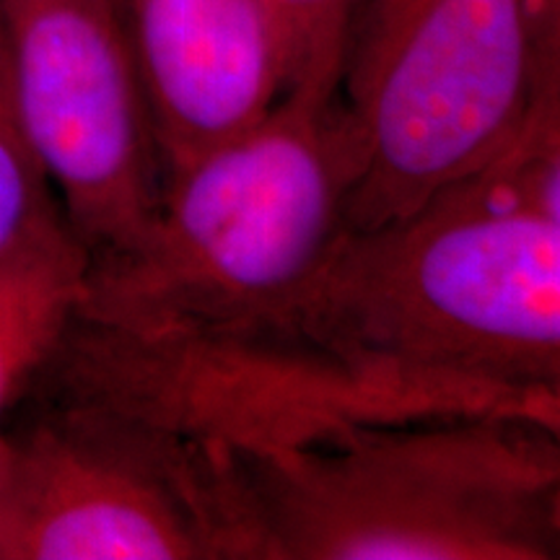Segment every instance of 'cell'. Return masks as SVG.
I'll list each match as a JSON object with an SVG mask.
<instances>
[{
  "instance_id": "cell-7",
  "label": "cell",
  "mask_w": 560,
  "mask_h": 560,
  "mask_svg": "<svg viewBox=\"0 0 560 560\" xmlns=\"http://www.w3.org/2000/svg\"><path fill=\"white\" fill-rule=\"evenodd\" d=\"M164 172L240 136L285 96L265 0H117Z\"/></svg>"
},
{
  "instance_id": "cell-5",
  "label": "cell",
  "mask_w": 560,
  "mask_h": 560,
  "mask_svg": "<svg viewBox=\"0 0 560 560\" xmlns=\"http://www.w3.org/2000/svg\"><path fill=\"white\" fill-rule=\"evenodd\" d=\"M52 405L9 436L0 560L231 558L219 446L107 405Z\"/></svg>"
},
{
  "instance_id": "cell-3",
  "label": "cell",
  "mask_w": 560,
  "mask_h": 560,
  "mask_svg": "<svg viewBox=\"0 0 560 560\" xmlns=\"http://www.w3.org/2000/svg\"><path fill=\"white\" fill-rule=\"evenodd\" d=\"M234 558L550 560L558 425L520 416L353 423L226 450Z\"/></svg>"
},
{
  "instance_id": "cell-10",
  "label": "cell",
  "mask_w": 560,
  "mask_h": 560,
  "mask_svg": "<svg viewBox=\"0 0 560 560\" xmlns=\"http://www.w3.org/2000/svg\"><path fill=\"white\" fill-rule=\"evenodd\" d=\"M55 213H60V206L19 109L0 13V257Z\"/></svg>"
},
{
  "instance_id": "cell-11",
  "label": "cell",
  "mask_w": 560,
  "mask_h": 560,
  "mask_svg": "<svg viewBox=\"0 0 560 560\" xmlns=\"http://www.w3.org/2000/svg\"><path fill=\"white\" fill-rule=\"evenodd\" d=\"M537 52L548 68H560V0H522Z\"/></svg>"
},
{
  "instance_id": "cell-8",
  "label": "cell",
  "mask_w": 560,
  "mask_h": 560,
  "mask_svg": "<svg viewBox=\"0 0 560 560\" xmlns=\"http://www.w3.org/2000/svg\"><path fill=\"white\" fill-rule=\"evenodd\" d=\"M86 268L89 249L62 213L0 257V410L50 361L79 310Z\"/></svg>"
},
{
  "instance_id": "cell-12",
  "label": "cell",
  "mask_w": 560,
  "mask_h": 560,
  "mask_svg": "<svg viewBox=\"0 0 560 560\" xmlns=\"http://www.w3.org/2000/svg\"><path fill=\"white\" fill-rule=\"evenodd\" d=\"M5 465H9V436L0 431V522H3V482H5Z\"/></svg>"
},
{
  "instance_id": "cell-6",
  "label": "cell",
  "mask_w": 560,
  "mask_h": 560,
  "mask_svg": "<svg viewBox=\"0 0 560 560\" xmlns=\"http://www.w3.org/2000/svg\"><path fill=\"white\" fill-rule=\"evenodd\" d=\"M26 132L89 257L128 247L164 187L117 0H0Z\"/></svg>"
},
{
  "instance_id": "cell-2",
  "label": "cell",
  "mask_w": 560,
  "mask_h": 560,
  "mask_svg": "<svg viewBox=\"0 0 560 560\" xmlns=\"http://www.w3.org/2000/svg\"><path fill=\"white\" fill-rule=\"evenodd\" d=\"M353 179L338 96L285 94L257 125L164 172L143 234L89 257L68 335L140 363L280 338L342 231Z\"/></svg>"
},
{
  "instance_id": "cell-4",
  "label": "cell",
  "mask_w": 560,
  "mask_h": 560,
  "mask_svg": "<svg viewBox=\"0 0 560 560\" xmlns=\"http://www.w3.org/2000/svg\"><path fill=\"white\" fill-rule=\"evenodd\" d=\"M560 68L522 0H363L338 100L355 143L342 229L402 219L499 159Z\"/></svg>"
},
{
  "instance_id": "cell-1",
  "label": "cell",
  "mask_w": 560,
  "mask_h": 560,
  "mask_svg": "<svg viewBox=\"0 0 560 560\" xmlns=\"http://www.w3.org/2000/svg\"><path fill=\"white\" fill-rule=\"evenodd\" d=\"M278 342L327 425H558L560 89L480 172L402 219L342 229Z\"/></svg>"
},
{
  "instance_id": "cell-9",
  "label": "cell",
  "mask_w": 560,
  "mask_h": 560,
  "mask_svg": "<svg viewBox=\"0 0 560 560\" xmlns=\"http://www.w3.org/2000/svg\"><path fill=\"white\" fill-rule=\"evenodd\" d=\"M283 42L285 94L338 96L350 30L363 0H265Z\"/></svg>"
}]
</instances>
